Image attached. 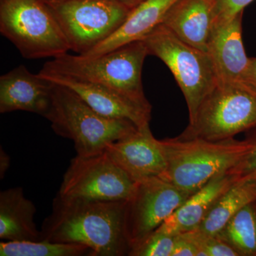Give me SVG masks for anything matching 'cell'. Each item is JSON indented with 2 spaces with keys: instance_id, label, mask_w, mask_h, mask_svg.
Listing matches in <instances>:
<instances>
[{
  "instance_id": "2e32d148",
  "label": "cell",
  "mask_w": 256,
  "mask_h": 256,
  "mask_svg": "<svg viewBox=\"0 0 256 256\" xmlns=\"http://www.w3.org/2000/svg\"><path fill=\"white\" fill-rule=\"evenodd\" d=\"M176 0H144L131 10L116 32L85 56L104 54L132 42L140 41L162 23L166 13Z\"/></svg>"
},
{
  "instance_id": "9a60e30c",
  "label": "cell",
  "mask_w": 256,
  "mask_h": 256,
  "mask_svg": "<svg viewBox=\"0 0 256 256\" xmlns=\"http://www.w3.org/2000/svg\"><path fill=\"white\" fill-rule=\"evenodd\" d=\"M216 0H176L162 24L188 44L207 52L215 18Z\"/></svg>"
},
{
  "instance_id": "f546056e",
  "label": "cell",
  "mask_w": 256,
  "mask_h": 256,
  "mask_svg": "<svg viewBox=\"0 0 256 256\" xmlns=\"http://www.w3.org/2000/svg\"><path fill=\"white\" fill-rule=\"evenodd\" d=\"M45 1H47V0H45Z\"/></svg>"
},
{
  "instance_id": "e0dca14e",
  "label": "cell",
  "mask_w": 256,
  "mask_h": 256,
  "mask_svg": "<svg viewBox=\"0 0 256 256\" xmlns=\"http://www.w3.org/2000/svg\"><path fill=\"white\" fill-rule=\"evenodd\" d=\"M234 183L229 173L218 175L198 191L192 194L158 230L172 235L194 230L201 224L218 198Z\"/></svg>"
},
{
  "instance_id": "9c48e42d",
  "label": "cell",
  "mask_w": 256,
  "mask_h": 256,
  "mask_svg": "<svg viewBox=\"0 0 256 256\" xmlns=\"http://www.w3.org/2000/svg\"><path fill=\"white\" fill-rule=\"evenodd\" d=\"M136 188V182L111 160L105 150L92 156L73 158L58 194L99 201H128Z\"/></svg>"
},
{
  "instance_id": "7a4b0ae2",
  "label": "cell",
  "mask_w": 256,
  "mask_h": 256,
  "mask_svg": "<svg viewBox=\"0 0 256 256\" xmlns=\"http://www.w3.org/2000/svg\"><path fill=\"white\" fill-rule=\"evenodd\" d=\"M162 142L168 164L162 178L192 194L233 169L252 148L247 138L208 141L175 138Z\"/></svg>"
},
{
  "instance_id": "f1b7e54d",
  "label": "cell",
  "mask_w": 256,
  "mask_h": 256,
  "mask_svg": "<svg viewBox=\"0 0 256 256\" xmlns=\"http://www.w3.org/2000/svg\"><path fill=\"white\" fill-rule=\"evenodd\" d=\"M117 2L120 3L126 8L130 10L134 9L138 4H140L144 0H114Z\"/></svg>"
},
{
  "instance_id": "4fadbf2b",
  "label": "cell",
  "mask_w": 256,
  "mask_h": 256,
  "mask_svg": "<svg viewBox=\"0 0 256 256\" xmlns=\"http://www.w3.org/2000/svg\"><path fill=\"white\" fill-rule=\"evenodd\" d=\"M54 82L20 65L0 77V112L26 111L46 117Z\"/></svg>"
},
{
  "instance_id": "6da1fadb",
  "label": "cell",
  "mask_w": 256,
  "mask_h": 256,
  "mask_svg": "<svg viewBox=\"0 0 256 256\" xmlns=\"http://www.w3.org/2000/svg\"><path fill=\"white\" fill-rule=\"evenodd\" d=\"M127 201L68 198L57 194L52 212L42 225V240L80 244L92 256H129Z\"/></svg>"
},
{
  "instance_id": "52a82bcc",
  "label": "cell",
  "mask_w": 256,
  "mask_h": 256,
  "mask_svg": "<svg viewBox=\"0 0 256 256\" xmlns=\"http://www.w3.org/2000/svg\"><path fill=\"white\" fill-rule=\"evenodd\" d=\"M142 41L149 55L159 58L171 70L184 96L192 120L220 82L210 55L180 40L162 24Z\"/></svg>"
},
{
  "instance_id": "7c38bea8",
  "label": "cell",
  "mask_w": 256,
  "mask_h": 256,
  "mask_svg": "<svg viewBox=\"0 0 256 256\" xmlns=\"http://www.w3.org/2000/svg\"><path fill=\"white\" fill-rule=\"evenodd\" d=\"M111 160L136 182L164 178L166 158L162 140L156 139L149 126L138 128L130 136L106 146Z\"/></svg>"
},
{
  "instance_id": "d6986e66",
  "label": "cell",
  "mask_w": 256,
  "mask_h": 256,
  "mask_svg": "<svg viewBox=\"0 0 256 256\" xmlns=\"http://www.w3.org/2000/svg\"><path fill=\"white\" fill-rule=\"evenodd\" d=\"M256 200V183H234L218 198L196 229L210 235L216 236L229 220L248 204Z\"/></svg>"
},
{
  "instance_id": "83f0119b",
  "label": "cell",
  "mask_w": 256,
  "mask_h": 256,
  "mask_svg": "<svg viewBox=\"0 0 256 256\" xmlns=\"http://www.w3.org/2000/svg\"><path fill=\"white\" fill-rule=\"evenodd\" d=\"M0 174H1V178H4V175L6 173V170L10 168V156L5 153L2 149L0 152Z\"/></svg>"
},
{
  "instance_id": "cb8c5ba5",
  "label": "cell",
  "mask_w": 256,
  "mask_h": 256,
  "mask_svg": "<svg viewBox=\"0 0 256 256\" xmlns=\"http://www.w3.org/2000/svg\"><path fill=\"white\" fill-rule=\"evenodd\" d=\"M247 139L252 144V148L238 164L228 172L234 176L236 182L256 183V128Z\"/></svg>"
},
{
  "instance_id": "7402d4cb",
  "label": "cell",
  "mask_w": 256,
  "mask_h": 256,
  "mask_svg": "<svg viewBox=\"0 0 256 256\" xmlns=\"http://www.w3.org/2000/svg\"><path fill=\"white\" fill-rule=\"evenodd\" d=\"M175 236L156 229L144 240L133 246L129 256H172Z\"/></svg>"
},
{
  "instance_id": "4316f807",
  "label": "cell",
  "mask_w": 256,
  "mask_h": 256,
  "mask_svg": "<svg viewBox=\"0 0 256 256\" xmlns=\"http://www.w3.org/2000/svg\"><path fill=\"white\" fill-rule=\"evenodd\" d=\"M244 82L252 86L256 90V58H250L249 60L248 66Z\"/></svg>"
},
{
  "instance_id": "d4e9b609",
  "label": "cell",
  "mask_w": 256,
  "mask_h": 256,
  "mask_svg": "<svg viewBox=\"0 0 256 256\" xmlns=\"http://www.w3.org/2000/svg\"><path fill=\"white\" fill-rule=\"evenodd\" d=\"M254 0H216L214 22L225 21L244 12Z\"/></svg>"
},
{
  "instance_id": "5bb4252c",
  "label": "cell",
  "mask_w": 256,
  "mask_h": 256,
  "mask_svg": "<svg viewBox=\"0 0 256 256\" xmlns=\"http://www.w3.org/2000/svg\"><path fill=\"white\" fill-rule=\"evenodd\" d=\"M244 12L225 21L214 22L207 53L210 55L220 82H244L249 60L242 40Z\"/></svg>"
},
{
  "instance_id": "5b68a950",
  "label": "cell",
  "mask_w": 256,
  "mask_h": 256,
  "mask_svg": "<svg viewBox=\"0 0 256 256\" xmlns=\"http://www.w3.org/2000/svg\"><path fill=\"white\" fill-rule=\"evenodd\" d=\"M256 128V89L244 82H218L176 138L220 141Z\"/></svg>"
},
{
  "instance_id": "3957f363",
  "label": "cell",
  "mask_w": 256,
  "mask_h": 256,
  "mask_svg": "<svg viewBox=\"0 0 256 256\" xmlns=\"http://www.w3.org/2000/svg\"><path fill=\"white\" fill-rule=\"evenodd\" d=\"M45 118L56 134L73 140L76 156H82L100 153L110 143L138 129L127 120L102 116L73 90L55 82L52 106Z\"/></svg>"
},
{
  "instance_id": "603a6c76",
  "label": "cell",
  "mask_w": 256,
  "mask_h": 256,
  "mask_svg": "<svg viewBox=\"0 0 256 256\" xmlns=\"http://www.w3.org/2000/svg\"><path fill=\"white\" fill-rule=\"evenodd\" d=\"M182 234L196 248L197 256H238L230 246L216 236L204 233L198 229Z\"/></svg>"
},
{
  "instance_id": "44dd1931",
  "label": "cell",
  "mask_w": 256,
  "mask_h": 256,
  "mask_svg": "<svg viewBox=\"0 0 256 256\" xmlns=\"http://www.w3.org/2000/svg\"><path fill=\"white\" fill-rule=\"evenodd\" d=\"M92 256L89 248L80 244L42 240L38 242H0L1 256Z\"/></svg>"
},
{
  "instance_id": "ac0fdd59",
  "label": "cell",
  "mask_w": 256,
  "mask_h": 256,
  "mask_svg": "<svg viewBox=\"0 0 256 256\" xmlns=\"http://www.w3.org/2000/svg\"><path fill=\"white\" fill-rule=\"evenodd\" d=\"M36 208L22 188L0 192V238L8 242L42 240L34 220Z\"/></svg>"
},
{
  "instance_id": "8fae6325",
  "label": "cell",
  "mask_w": 256,
  "mask_h": 256,
  "mask_svg": "<svg viewBox=\"0 0 256 256\" xmlns=\"http://www.w3.org/2000/svg\"><path fill=\"white\" fill-rule=\"evenodd\" d=\"M38 75L72 89L96 112L105 117L127 120L139 129L150 126L152 106L148 100H138L112 88L82 82L60 74L40 72Z\"/></svg>"
},
{
  "instance_id": "8992f818",
  "label": "cell",
  "mask_w": 256,
  "mask_h": 256,
  "mask_svg": "<svg viewBox=\"0 0 256 256\" xmlns=\"http://www.w3.org/2000/svg\"><path fill=\"white\" fill-rule=\"evenodd\" d=\"M0 32L26 60L68 53V42L45 0H0Z\"/></svg>"
},
{
  "instance_id": "ba28073f",
  "label": "cell",
  "mask_w": 256,
  "mask_h": 256,
  "mask_svg": "<svg viewBox=\"0 0 256 256\" xmlns=\"http://www.w3.org/2000/svg\"><path fill=\"white\" fill-rule=\"evenodd\" d=\"M70 50L86 54L122 25L131 10L114 0H47Z\"/></svg>"
},
{
  "instance_id": "30bf717a",
  "label": "cell",
  "mask_w": 256,
  "mask_h": 256,
  "mask_svg": "<svg viewBox=\"0 0 256 256\" xmlns=\"http://www.w3.org/2000/svg\"><path fill=\"white\" fill-rule=\"evenodd\" d=\"M191 195L161 178L136 182L126 206V232L131 248L154 232Z\"/></svg>"
},
{
  "instance_id": "484cf974",
  "label": "cell",
  "mask_w": 256,
  "mask_h": 256,
  "mask_svg": "<svg viewBox=\"0 0 256 256\" xmlns=\"http://www.w3.org/2000/svg\"><path fill=\"white\" fill-rule=\"evenodd\" d=\"M172 256H197V250L193 244L183 234H178L175 236Z\"/></svg>"
},
{
  "instance_id": "ffe728a7",
  "label": "cell",
  "mask_w": 256,
  "mask_h": 256,
  "mask_svg": "<svg viewBox=\"0 0 256 256\" xmlns=\"http://www.w3.org/2000/svg\"><path fill=\"white\" fill-rule=\"evenodd\" d=\"M216 236L238 256H256V201L237 212Z\"/></svg>"
},
{
  "instance_id": "277c9868",
  "label": "cell",
  "mask_w": 256,
  "mask_h": 256,
  "mask_svg": "<svg viewBox=\"0 0 256 256\" xmlns=\"http://www.w3.org/2000/svg\"><path fill=\"white\" fill-rule=\"evenodd\" d=\"M148 55V48L140 40L96 56L64 54L46 62L40 72L100 84L146 101L142 72Z\"/></svg>"
},
{
  "instance_id": "4dcf8cb0",
  "label": "cell",
  "mask_w": 256,
  "mask_h": 256,
  "mask_svg": "<svg viewBox=\"0 0 256 256\" xmlns=\"http://www.w3.org/2000/svg\"></svg>"
}]
</instances>
